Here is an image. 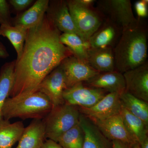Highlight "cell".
Wrapping results in <instances>:
<instances>
[{
    "mask_svg": "<svg viewBox=\"0 0 148 148\" xmlns=\"http://www.w3.org/2000/svg\"><path fill=\"white\" fill-rule=\"evenodd\" d=\"M109 92L100 88L89 87L79 83L66 88L63 92L65 104L78 108L94 106Z\"/></svg>",
    "mask_w": 148,
    "mask_h": 148,
    "instance_id": "7",
    "label": "cell"
},
{
    "mask_svg": "<svg viewBox=\"0 0 148 148\" xmlns=\"http://www.w3.org/2000/svg\"><path fill=\"white\" fill-rule=\"evenodd\" d=\"M147 0H140L135 3V8L138 18H142L148 16Z\"/></svg>",
    "mask_w": 148,
    "mask_h": 148,
    "instance_id": "28",
    "label": "cell"
},
{
    "mask_svg": "<svg viewBox=\"0 0 148 148\" xmlns=\"http://www.w3.org/2000/svg\"><path fill=\"white\" fill-rule=\"evenodd\" d=\"M79 123L84 133L83 148H113L112 141L103 135L87 117L81 114Z\"/></svg>",
    "mask_w": 148,
    "mask_h": 148,
    "instance_id": "16",
    "label": "cell"
},
{
    "mask_svg": "<svg viewBox=\"0 0 148 148\" xmlns=\"http://www.w3.org/2000/svg\"><path fill=\"white\" fill-rule=\"evenodd\" d=\"M66 89L65 75L60 65L43 79L37 88L36 91L45 95L53 107L65 104L63 92Z\"/></svg>",
    "mask_w": 148,
    "mask_h": 148,
    "instance_id": "8",
    "label": "cell"
},
{
    "mask_svg": "<svg viewBox=\"0 0 148 148\" xmlns=\"http://www.w3.org/2000/svg\"><path fill=\"white\" fill-rule=\"evenodd\" d=\"M96 10L103 16L116 24L123 31L134 27L139 19L134 16L130 0H100Z\"/></svg>",
    "mask_w": 148,
    "mask_h": 148,
    "instance_id": "6",
    "label": "cell"
},
{
    "mask_svg": "<svg viewBox=\"0 0 148 148\" xmlns=\"http://www.w3.org/2000/svg\"><path fill=\"white\" fill-rule=\"evenodd\" d=\"M125 91L143 101L148 102V64L146 62L123 74Z\"/></svg>",
    "mask_w": 148,
    "mask_h": 148,
    "instance_id": "12",
    "label": "cell"
},
{
    "mask_svg": "<svg viewBox=\"0 0 148 148\" xmlns=\"http://www.w3.org/2000/svg\"><path fill=\"white\" fill-rule=\"evenodd\" d=\"M49 1L38 0L29 9L12 18V25L28 30L39 24L46 13Z\"/></svg>",
    "mask_w": 148,
    "mask_h": 148,
    "instance_id": "17",
    "label": "cell"
},
{
    "mask_svg": "<svg viewBox=\"0 0 148 148\" xmlns=\"http://www.w3.org/2000/svg\"><path fill=\"white\" fill-rule=\"evenodd\" d=\"M16 60L7 62L0 70V122L3 119L2 109L10 95L14 82V68Z\"/></svg>",
    "mask_w": 148,
    "mask_h": 148,
    "instance_id": "21",
    "label": "cell"
},
{
    "mask_svg": "<svg viewBox=\"0 0 148 148\" xmlns=\"http://www.w3.org/2000/svg\"><path fill=\"white\" fill-rule=\"evenodd\" d=\"M45 138V125L42 120L34 119L24 128L16 148H41Z\"/></svg>",
    "mask_w": 148,
    "mask_h": 148,
    "instance_id": "18",
    "label": "cell"
},
{
    "mask_svg": "<svg viewBox=\"0 0 148 148\" xmlns=\"http://www.w3.org/2000/svg\"><path fill=\"white\" fill-rule=\"evenodd\" d=\"M9 56L8 51L5 47L0 42V58H6Z\"/></svg>",
    "mask_w": 148,
    "mask_h": 148,
    "instance_id": "32",
    "label": "cell"
},
{
    "mask_svg": "<svg viewBox=\"0 0 148 148\" xmlns=\"http://www.w3.org/2000/svg\"><path fill=\"white\" fill-rule=\"evenodd\" d=\"M24 127L21 121L10 123L3 119L0 122V148H12L20 140Z\"/></svg>",
    "mask_w": 148,
    "mask_h": 148,
    "instance_id": "20",
    "label": "cell"
},
{
    "mask_svg": "<svg viewBox=\"0 0 148 148\" xmlns=\"http://www.w3.org/2000/svg\"><path fill=\"white\" fill-rule=\"evenodd\" d=\"M90 120L103 135L111 141H120L133 145H139L127 130L120 114L103 120Z\"/></svg>",
    "mask_w": 148,
    "mask_h": 148,
    "instance_id": "11",
    "label": "cell"
},
{
    "mask_svg": "<svg viewBox=\"0 0 148 148\" xmlns=\"http://www.w3.org/2000/svg\"><path fill=\"white\" fill-rule=\"evenodd\" d=\"M125 126L135 141L140 144L148 137V125L122 106L120 112Z\"/></svg>",
    "mask_w": 148,
    "mask_h": 148,
    "instance_id": "24",
    "label": "cell"
},
{
    "mask_svg": "<svg viewBox=\"0 0 148 148\" xmlns=\"http://www.w3.org/2000/svg\"><path fill=\"white\" fill-rule=\"evenodd\" d=\"M12 25L10 5L8 1L0 0V25Z\"/></svg>",
    "mask_w": 148,
    "mask_h": 148,
    "instance_id": "27",
    "label": "cell"
},
{
    "mask_svg": "<svg viewBox=\"0 0 148 148\" xmlns=\"http://www.w3.org/2000/svg\"><path fill=\"white\" fill-rule=\"evenodd\" d=\"M84 133L79 123L61 135L57 141L62 148H83Z\"/></svg>",
    "mask_w": 148,
    "mask_h": 148,
    "instance_id": "26",
    "label": "cell"
},
{
    "mask_svg": "<svg viewBox=\"0 0 148 148\" xmlns=\"http://www.w3.org/2000/svg\"><path fill=\"white\" fill-rule=\"evenodd\" d=\"M60 39L73 56L87 63L88 51L90 48L88 41L84 40L79 36L73 33H62Z\"/></svg>",
    "mask_w": 148,
    "mask_h": 148,
    "instance_id": "22",
    "label": "cell"
},
{
    "mask_svg": "<svg viewBox=\"0 0 148 148\" xmlns=\"http://www.w3.org/2000/svg\"><path fill=\"white\" fill-rule=\"evenodd\" d=\"M66 1L78 36L84 40L88 41L103 23L104 18L92 6L83 5L78 0Z\"/></svg>",
    "mask_w": 148,
    "mask_h": 148,
    "instance_id": "5",
    "label": "cell"
},
{
    "mask_svg": "<svg viewBox=\"0 0 148 148\" xmlns=\"http://www.w3.org/2000/svg\"><path fill=\"white\" fill-rule=\"evenodd\" d=\"M46 14L60 32L73 33L78 36L69 12L67 1H49Z\"/></svg>",
    "mask_w": 148,
    "mask_h": 148,
    "instance_id": "14",
    "label": "cell"
},
{
    "mask_svg": "<svg viewBox=\"0 0 148 148\" xmlns=\"http://www.w3.org/2000/svg\"><path fill=\"white\" fill-rule=\"evenodd\" d=\"M113 148H140L139 145H133L118 141H112Z\"/></svg>",
    "mask_w": 148,
    "mask_h": 148,
    "instance_id": "30",
    "label": "cell"
},
{
    "mask_svg": "<svg viewBox=\"0 0 148 148\" xmlns=\"http://www.w3.org/2000/svg\"><path fill=\"white\" fill-rule=\"evenodd\" d=\"M121 108L120 94L109 92L92 107L78 108L80 113L89 119L103 120L119 114Z\"/></svg>",
    "mask_w": 148,
    "mask_h": 148,
    "instance_id": "10",
    "label": "cell"
},
{
    "mask_svg": "<svg viewBox=\"0 0 148 148\" xmlns=\"http://www.w3.org/2000/svg\"><path fill=\"white\" fill-rule=\"evenodd\" d=\"M9 3L17 12H21L27 8L31 5L34 1L33 0H10Z\"/></svg>",
    "mask_w": 148,
    "mask_h": 148,
    "instance_id": "29",
    "label": "cell"
},
{
    "mask_svg": "<svg viewBox=\"0 0 148 148\" xmlns=\"http://www.w3.org/2000/svg\"><path fill=\"white\" fill-rule=\"evenodd\" d=\"M122 106L148 125V103L125 91L120 95Z\"/></svg>",
    "mask_w": 148,
    "mask_h": 148,
    "instance_id": "23",
    "label": "cell"
},
{
    "mask_svg": "<svg viewBox=\"0 0 148 148\" xmlns=\"http://www.w3.org/2000/svg\"><path fill=\"white\" fill-rule=\"evenodd\" d=\"M41 148H62L58 143L50 140H45Z\"/></svg>",
    "mask_w": 148,
    "mask_h": 148,
    "instance_id": "31",
    "label": "cell"
},
{
    "mask_svg": "<svg viewBox=\"0 0 148 148\" xmlns=\"http://www.w3.org/2000/svg\"><path fill=\"white\" fill-rule=\"evenodd\" d=\"M87 63L100 73L115 71L113 49L90 47L88 51Z\"/></svg>",
    "mask_w": 148,
    "mask_h": 148,
    "instance_id": "19",
    "label": "cell"
},
{
    "mask_svg": "<svg viewBox=\"0 0 148 148\" xmlns=\"http://www.w3.org/2000/svg\"><path fill=\"white\" fill-rule=\"evenodd\" d=\"M123 30L108 19L104 18L96 32L88 40L90 48L114 49L119 40Z\"/></svg>",
    "mask_w": 148,
    "mask_h": 148,
    "instance_id": "13",
    "label": "cell"
},
{
    "mask_svg": "<svg viewBox=\"0 0 148 148\" xmlns=\"http://www.w3.org/2000/svg\"><path fill=\"white\" fill-rule=\"evenodd\" d=\"M52 107L45 95L36 91L24 96L9 97L3 106L2 114L3 119L6 120L14 118L42 120Z\"/></svg>",
    "mask_w": 148,
    "mask_h": 148,
    "instance_id": "3",
    "label": "cell"
},
{
    "mask_svg": "<svg viewBox=\"0 0 148 148\" xmlns=\"http://www.w3.org/2000/svg\"><path fill=\"white\" fill-rule=\"evenodd\" d=\"M78 107L67 104L52 107L42 119L45 127V138L57 143L58 139L67 131L79 123Z\"/></svg>",
    "mask_w": 148,
    "mask_h": 148,
    "instance_id": "4",
    "label": "cell"
},
{
    "mask_svg": "<svg viewBox=\"0 0 148 148\" xmlns=\"http://www.w3.org/2000/svg\"><path fill=\"white\" fill-rule=\"evenodd\" d=\"M134 27L123 31L113 49L116 71L123 74L146 62L147 29L141 18Z\"/></svg>",
    "mask_w": 148,
    "mask_h": 148,
    "instance_id": "2",
    "label": "cell"
},
{
    "mask_svg": "<svg viewBox=\"0 0 148 148\" xmlns=\"http://www.w3.org/2000/svg\"><path fill=\"white\" fill-rule=\"evenodd\" d=\"M60 65L65 75L66 88L86 82L100 73L73 56L67 57Z\"/></svg>",
    "mask_w": 148,
    "mask_h": 148,
    "instance_id": "9",
    "label": "cell"
},
{
    "mask_svg": "<svg viewBox=\"0 0 148 148\" xmlns=\"http://www.w3.org/2000/svg\"><path fill=\"white\" fill-rule=\"evenodd\" d=\"M82 4L86 6H92L93 4L96 1L94 0H78Z\"/></svg>",
    "mask_w": 148,
    "mask_h": 148,
    "instance_id": "33",
    "label": "cell"
},
{
    "mask_svg": "<svg viewBox=\"0 0 148 148\" xmlns=\"http://www.w3.org/2000/svg\"><path fill=\"white\" fill-rule=\"evenodd\" d=\"M140 148H148V137L139 144Z\"/></svg>",
    "mask_w": 148,
    "mask_h": 148,
    "instance_id": "34",
    "label": "cell"
},
{
    "mask_svg": "<svg viewBox=\"0 0 148 148\" xmlns=\"http://www.w3.org/2000/svg\"><path fill=\"white\" fill-rule=\"evenodd\" d=\"M61 34L46 14L39 24L28 29L22 55L16 60L10 97L36 92L48 75L64 59L73 56L61 42Z\"/></svg>",
    "mask_w": 148,
    "mask_h": 148,
    "instance_id": "1",
    "label": "cell"
},
{
    "mask_svg": "<svg viewBox=\"0 0 148 148\" xmlns=\"http://www.w3.org/2000/svg\"><path fill=\"white\" fill-rule=\"evenodd\" d=\"M83 83L89 87L103 89L109 93L116 92L120 95L125 90L123 74L116 71L100 73Z\"/></svg>",
    "mask_w": 148,
    "mask_h": 148,
    "instance_id": "15",
    "label": "cell"
},
{
    "mask_svg": "<svg viewBox=\"0 0 148 148\" xmlns=\"http://www.w3.org/2000/svg\"><path fill=\"white\" fill-rule=\"evenodd\" d=\"M27 31L19 26L0 25V36L5 37L11 43L17 54L16 60H18L22 55Z\"/></svg>",
    "mask_w": 148,
    "mask_h": 148,
    "instance_id": "25",
    "label": "cell"
}]
</instances>
